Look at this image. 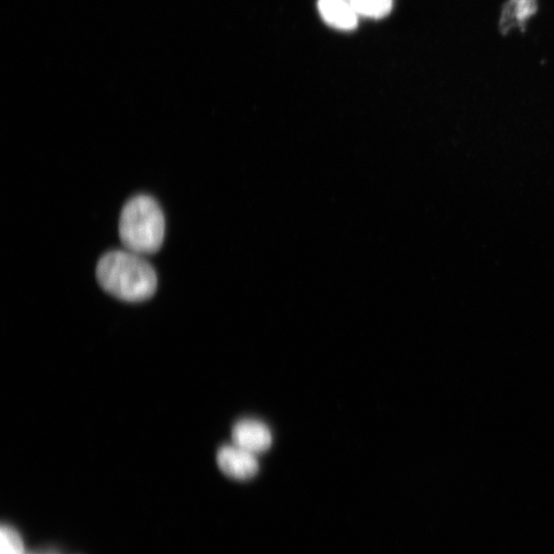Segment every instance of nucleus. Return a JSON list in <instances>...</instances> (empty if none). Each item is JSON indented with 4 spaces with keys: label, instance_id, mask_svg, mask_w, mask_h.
I'll return each mask as SVG.
<instances>
[{
    "label": "nucleus",
    "instance_id": "nucleus-2",
    "mask_svg": "<svg viewBox=\"0 0 554 554\" xmlns=\"http://www.w3.org/2000/svg\"><path fill=\"white\" fill-rule=\"evenodd\" d=\"M166 222L162 208L148 195L133 197L124 207L118 232L126 250L141 256L160 251Z\"/></svg>",
    "mask_w": 554,
    "mask_h": 554
},
{
    "label": "nucleus",
    "instance_id": "nucleus-4",
    "mask_svg": "<svg viewBox=\"0 0 554 554\" xmlns=\"http://www.w3.org/2000/svg\"><path fill=\"white\" fill-rule=\"evenodd\" d=\"M231 434L235 446L253 454L267 451L272 444L269 428L256 420L246 419L237 422Z\"/></svg>",
    "mask_w": 554,
    "mask_h": 554
},
{
    "label": "nucleus",
    "instance_id": "nucleus-5",
    "mask_svg": "<svg viewBox=\"0 0 554 554\" xmlns=\"http://www.w3.org/2000/svg\"><path fill=\"white\" fill-rule=\"evenodd\" d=\"M318 7L324 21L338 30L350 31L358 26L359 15L348 0H319Z\"/></svg>",
    "mask_w": 554,
    "mask_h": 554
},
{
    "label": "nucleus",
    "instance_id": "nucleus-3",
    "mask_svg": "<svg viewBox=\"0 0 554 554\" xmlns=\"http://www.w3.org/2000/svg\"><path fill=\"white\" fill-rule=\"evenodd\" d=\"M217 463L227 477L245 481L256 476L259 463L255 454L237 446H225L217 454Z\"/></svg>",
    "mask_w": 554,
    "mask_h": 554
},
{
    "label": "nucleus",
    "instance_id": "nucleus-6",
    "mask_svg": "<svg viewBox=\"0 0 554 554\" xmlns=\"http://www.w3.org/2000/svg\"><path fill=\"white\" fill-rule=\"evenodd\" d=\"M359 16L381 19L389 15L393 0H348Z\"/></svg>",
    "mask_w": 554,
    "mask_h": 554
},
{
    "label": "nucleus",
    "instance_id": "nucleus-1",
    "mask_svg": "<svg viewBox=\"0 0 554 554\" xmlns=\"http://www.w3.org/2000/svg\"><path fill=\"white\" fill-rule=\"evenodd\" d=\"M100 286L110 295L127 302L151 298L157 288L154 268L144 256L126 251H111L98 262Z\"/></svg>",
    "mask_w": 554,
    "mask_h": 554
},
{
    "label": "nucleus",
    "instance_id": "nucleus-8",
    "mask_svg": "<svg viewBox=\"0 0 554 554\" xmlns=\"http://www.w3.org/2000/svg\"><path fill=\"white\" fill-rule=\"evenodd\" d=\"M0 554H27L20 533L10 525L0 530Z\"/></svg>",
    "mask_w": 554,
    "mask_h": 554
},
{
    "label": "nucleus",
    "instance_id": "nucleus-9",
    "mask_svg": "<svg viewBox=\"0 0 554 554\" xmlns=\"http://www.w3.org/2000/svg\"><path fill=\"white\" fill-rule=\"evenodd\" d=\"M39 554H60V553L56 550L48 549V550H45V551H43L42 553H39Z\"/></svg>",
    "mask_w": 554,
    "mask_h": 554
},
{
    "label": "nucleus",
    "instance_id": "nucleus-7",
    "mask_svg": "<svg viewBox=\"0 0 554 554\" xmlns=\"http://www.w3.org/2000/svg\"><path fill=\"white\" fill-rule=\"evenodd\" d=\"M536 9V0H510L503 15L504 22L507 21L504 25L508 23V27L521 25L535 13Z\"/></svg>",
    "mask_w": 554,
    "mask_h": 554
}]
</instances>
